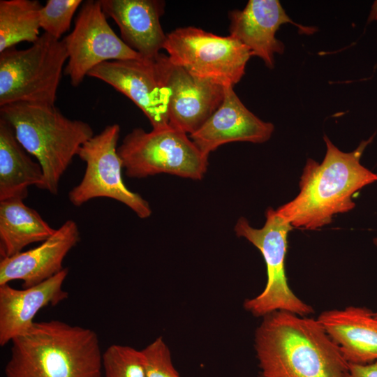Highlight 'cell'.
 Listing matches in <instances>:
<instances>
[{
    "label": "cell",
    "instance_id": "6da1fadb",
    "mask_svg": "<svg viewBox=\"0 0 377 377\" xmlns=\"http://www.w3.org/2000/svg\"><path fill=\"white\" fill-rule=\"evenodd\" d=\"M259 377H348L350 364L317 319L283 311L254 334Z\"/></svg>",
    "mask_w": 377,
    "mask_h": 377
},
{
    "label": "cell",
    "instance_id": "7a4b0ae2",
    "mask_svg": "<svg viewBox=\"0 0 377 377\" xmlns=\"http://www.w3.org/2000/svg\"><path fill=\"white\" fill-rule=\"evenodd\" d=\"M323 139L327 149L323 161H306L299 193L276 209L293 227L316 230L330 224L334 215L355 207V193L377 181V174L360 163L372 138L350 152L339 149L325 135Z\"/></svg>",
    "mask_w": 377,
    "mask_h": 377
},
{
    "label": "cell",
    "instance_id": "3957f363",
    "mask_svg": "<svg viewBox=\"0 0 377 377\" xmlns=\"http://www.w3.org/2000/svg\"><path fill=\"white\" fill-rule=\"evenodd\" d=\"M103 353L91 329L51 320L35 322L11 341L6 377H102Z\"/></svg>",
    "mask_w": 377,
    "mask_h": 377
},
{
    "label": "cell",
    "instance_id": "277c9868",
    "mask_svg": "<svg viewBox=\"0 0 377 377\" xmlns=\"http://www.w3.org/2000/svg\"><path fill=\"white\" fill-rule=\"evenodd\" d=\"M0 114L12 126L23 148L40 163L43 180L38 188L57 195L73 157L94 135L91 126L66 117L54 105L10 103L1 107Z\"/></svg>",
    "mask_w": 377,
    "mask_h": 377
},
{
    "label": "cell",
    "instance_id": "5b68a950",
    "mask_svg": "<svg viewBox=\"0 0 377 377\" xmlns=\"http://www.w3.org/2000/svg\"><path fill=\"white\" fill-rule=\"evenodd\" d=\"M68 53L63 40L43 33L25 50L0 53V106L14 103L54 105Z\"/></svg>",
    "mask_w": 377,
    "mask_h": 377
},
{
    "label": "cell",
    "instance_id": "8992f818",
    "mask_svg": "<svg viewBox=\"0 0 377 377\" xmlns=\"http://www.w3.org/2000/svg\"><path fill=\"white\" fill-rule=\"evenodd\" d=\"M117 150L130 178L166 173L199 180L208 167V156L187 133L170 125L149 132L134 128Z\"/></svg>",
    "mask_w": 377,
    "mask_h": 377
},
{
    "label": "cell",
    "instance_id": "52a82bcc",
    "mask_svg": "<svg viewBox=\"0 0 377 377\" xmlns=\"http://www.w3.org/2000/svg\"><path fill=\"white\" fill-rule=\"evenodd\" d=\"M265 223L260 228L251 226L240 217L234 228L239 237H244L261 253L267 269V283L263 290L244 302V309L256 318L278 311L307 316L314 312L311 306L300 300L288 286L285 269L288 235L290 223L271 207L265 213Z\"/></svg>",
    "mask_w": 377,
    "mask_h": 377
},
{
    "label": "cell",
    "instance_id": "ba28073f",
    "mask_svg": "<svg viewBox=\"0 0 377 377\" xmlns=\"http://www.w3.org/2000/svg\"><path fill=\"white\" fill-rule=\"evenodd\" d=\"M163 49L170 61L192 75L223 87L238 83L252 57L231 36H221L194 27L168 33Z\"/></svg>",
    "mask_w": 377,
    "mask_h": 377
},
{
    "label": "cell",
    "instance_id": "9c48e42d",
    "mask_svg": "<svg viewBox=\"0 0 377 377\" xmlns=\"http://www.w3.org/2000/svg\"><path fill=\"white\" fill-rule=\"evenodd\" d=\"M120 126L108 125L86 141L77 156L86 168L80 182L68 194L71 203L80 207L96 198H108L128 207L140 219L151 216L149 203L140 194L129 190L122 178L123 162L118 154Z\"/></svg>",
    "mask_w": 377,
    "mask_h": 377
},
{
    "label": "cell",
    "instance_id": "30bf717a",
    "mask_svg": "<svg viewBox=\"0 0 377 377\" xmlns=\"http://www.w3.org/2000/svg\"><path fill=\"white\" fill-rule=\"evenodd\" d=\"M62 40L68 53L64 72L73 87L103 62L142 58L112 30L100 1L82 3L73 31Z\"/></svg>",
    "mask_w": 377,
    "mask_h": 377
},
{
    "label": "cell",
    "instance_id": "8fae6325",
    "mask_svg": "<svg viewBox=\"0 0 377 377\" xmlns=\"http://www.w3.org/2000/svg\"><path fill=\"white\" fill-rule=\"evenodd\" d=\"M156 60L166 93L169 124L191 135L221 105L225 87L192 75L164 54Z\"/></svg>",
    "mask_w": 377,
    "mask_h": 377
},
{
    "label": "cell",
    "instance_id": "7c38bea8",
    "mask_svg": "<svg viewBox=\"0 0 377 377\" xmlns=\"http://www.w3.org/2000/svg\"><path fill=\"white\" fill-rule=\"evenodd\" d=\"M157 57L103 62L91 69L87 76L106 82L131 100L147 117L153 129L163 128L170 124Z\"/></svg>",
    "mask_w": 377,
    "mask_h": 377
},
{
    "label": "cell",
    "instance_id": "4fadbf2b",
    "mask_svg": "<svg viewBox=\"0 0 377 377\" xmlns=\"http://www.w3.org/2000/svg\"><path fill=\"white\" fill-rule=\"evenodd\" d=\"M229 18L230 36L244 45L252 56L260 58L270 69L274 67L275 54H282L285 50L284 44L276 38L282 24L291 23L307 34L316 31L294 22L277 0H250L242 10L231 11Z\"/></svg>",
    "mask_w": 377,
    "mask_h": 377
},
{
    "label": "cell",
    "instance_id": "5bb4252c",
    "mask_svg": "<svg viewBox=\"0 0 377 377\" xmlns=\"http://www.w3.org/2000/svg\"><path fill=\"white\" fill-rule=\"evenodd\" d=\"M274 126L251 112L232 86L225 87L222 103L190 138L205 155L232 142L263 143L272 137Z\"/></svg>",
    "mask_w": 377,
    "mask_h": 377
},
{
    "label": "cell",
    "instance_id": "9a60e30c",
    "mask_svg": "<svg viewBox=\"0 0 377 377\" xmlns=\"http://www.w3.org/2000/svg\"><path fill=\"white\" fill-rule=\"evenodd\" d=\"M80 240L77 223L66 221L38 246L0 260V286L22 281L23 288L37 285L61 272L68 252Z\"/></svg>",
    "mask_w": 377,
    "mask_h": 377
},
{
    "label": "cell",
    "instance_id": "2e32d148",
    "mask_svg": "<svg viewBox=\"0 0 377 377\" xmlns=\"http://www.w3.org/2000/svg\"><path fill=\"white\" fill-rule=\"evenodd\" d=\"M68 274V269L64 268L51 278L22 290L8 283L0 286L1 346L27 332L40 309L54 306L68 297L62 288Z\"/></svg>",
    "mask_w": 377,
    "mask_h": 377
},
{
    "label": "cell",
    "instance_id": "e0dca14e",
    "mask_svg": "<svg viewBox=\"0 0 377 377\" xmlns=\"http://www.w3.org/2000/svg\"><path fill=\"white\" fill-rule=\"evenodd\" d=\"M106 17L117 24L122 40L143 59H154L166 40L161 17L165 2L159 0H100Z\"/></svg>",
    "mask_w": 377,
    "mask_h": 377
},
{
    "label": "cell",
    "instance_id": "ac0fdd59",
    "mask_svg": "<svg viewBox=\"0 0 377 377\" xmlns=\"http://www.w3.org/2000/svg\"><path fill=\"white\" fill-rule=\"evenodd\" d=\"M317 320L349 364L377 362V318L370 309L350 306L328 310Z\"/></svg>",
    "mask_w": 377,
    "mask_h": 377
},
{
    "label": "cell",
    "instance_id": "d6986e66",
    "mask_svg": "<svg viewBox=\"0 0 377 377\" xmlns=\"http://www.w3.org/2000/svg\"><path fill=\"white\" fill-rule=\"evenodd\" d=\"M28 154L17 140L12 126L0 117V201L24 200L29 186L41 185L42 168Z\"/></svg>",
    "mask_w": 377,
    "mask_h": 377
},
{
    "label": "cell",
    "instance_id": "ffe728a7",
    "mask_svg": "<svg viewBox=\"0 0 377 377\" xmlns=\"http://www.w3.org/2000/svg\"><path fill=\"white\" fill-rule=\"evenodd\" d=\"M22 199L0 201V256L9 258L30 244L43 242L56 231Z\"/></svg>",
    "mask_w": 377,
    "mask_h": 377
},
{
    "label": "cell",
    "instance_id": "44dd1931",
    "mask_svg": "<svg viewBox=\"0 0 377 377\" xmlns=\"http://www.w3.org/2000/svg\"><path fill=\"white\" fill-rule=\"evenodd\" d=\"M36 0L0 1V53L21 42H36L39 36L40 10Z\"/></svg>",
    "mask_w": 377,
    "mask_h": 377
},
{
    "label": "cell",
    "instance_id": "7402d4cb",
    "mask_svg": "<svg viewBox=\"0 0 377 377\" xmlns=\"http://www.w3.org/2000/svg\"><path fill=\"white\" fill-rule=\"evenodd\" d=\"M102 363L105 377H146L141 351L129 346H108Z\"/></svg>",
    "mask_w": 377,
    "mask_h": 377
},
{
    "label": "cell",
    "instance_id": "603a6c76",
    "mask_svg": "<svg viewBox=\"0 0 377 377\" xmlns=\"http://www.w3.org/2000/svg\"><path fill=\"white\" fill-rule=\"evenodd\" d=\"M82 4L81 0H48L40 10V26L51 36L60 40L70 28L73 17Z\"/></svg>",
    "mask_w": 377,
    "mask_h": 377
},
{
    "label": "cell",
    "instance_id": "cb8c5ba5",
    "mask_svg": "<svg viewBox=\"0 0 377 377\" xmlns=\"http://www.w3.org/2000/svg\"><path fill=\"white\" fill-rule=\"evenodd\" d=\"M146 377H180L171 353L162 337H158L140 350Z\"/></svg>",
    "mask_w": 377,
    "mask_h": 377
},
{
    "label": "cell",
    "instance_id": "d4e9b609",
    "mask_svg": "<svg viewBox=\"0 0 377 377\" xmlns=\"http://www.w3.org/2000/svg\"><path fill=\"white\" fill-rule=\"evenodd\" d=\"M348 377H377V362L367 364H350Z\"/></svg>",
    "mask_w": 377,
    "mask_h": 377
},
{
    "label": "cell",
    "instance_id": "484cf974",
    "mask_svg": "<svg viewBox=\"0 0 377 377\" xmlns=\"http://www.w3.org/2000/svg\"><path fill=\"white\" fill-rule=\"evenodd\" d=\"M377 21V0L374 1L367 19V22Z\"/></svg>",
    "mask_w": 377,
    "mask_h": 377
},
{
    "label": "cell",
    "instance_id": "4316f807",
    "mask_svg": "<svg viewBox=\"0 0 377 377\" xmlns=\"http://www.w3.org/2000/svg\"><path fill=\"white\" fill-rule=\"evenodd\" d=\"M373 241L374 245L377 247V237H375Z\"/></svg>",
    "mask_w": 377,
    "mask_h": 377
},
{
    "label": "cell",
    "instance_id": "83f0119b",
    "mask_svg": "<svg viewBox=\"0 0 377 377\" xmlns=\"http://www.w3.org/2000/svg\"><path fill=\"white\" fill-rule=\"evenodd\" d=\"M374 314L375 317H376V318H377V311H376V312H375V313H374Z\"/></svg>",
    "mask_w": 377,
    "mask_h": 377
}]
</instances>
